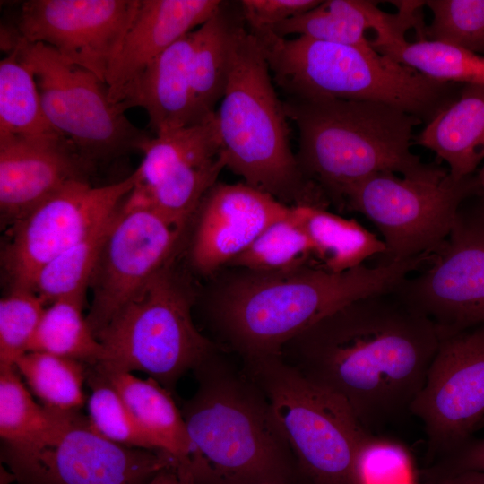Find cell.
Instances as JSON below:
<instances>
[{"label": "cell", "mask_w": 484, "mask_h": 484, "mask_svg": "<svg viewBox=\"0 0 484 484\" xmlns=\"http://www.w3.org/2000/svg\"><path fill=\"white\" fill-rule=\"evenodd\" d=\"M412 26L411 14L402 9L387 13L373 1L328 0L281 22L271 31L282 38L298 34L325 42L372 48L370 39L366 37L367 30H374L377 38L396 39L404 38Z\"/></svg>", "instance_id": "22"}, {"label": "cell", "mask_w": 484, "mask_h": 484, "mask_svg": "<svg viewBox=\"0 0 484 484\" xmlns=\"http://www.w3.org/2000/svg\"><path fill=\"white\" fill-rule=\"evenodd\" d=\"M354 484H415L410 453L399 443L371 436L357 455Z\"/></svg>", "instance_id": "37"}, {"label": "cell", "mask_w": 484, "mask_h": 484, "mask_svg": "<svg viewBox=\"0 0 484 484\" xmlns=\"http://www.w3.org/2000/svg\"><path fill=\"white\" fill-rule=\"evenodd\" d=\"M446 456L444 471H484V438H471Z\"/></svg>", "instance_id": "39"}, {"label": "cell", "mask_w": 484, "mask_h": 484, "mask_svg": "<svg viewBox=\"0 0 484 484\" xmlns=\"http://www.w3.org/2000/svg\"><path fill=\"white\" fill-rule=\"evenodd\" d=\"M221 351L194 370L197 389L181 410L190 441L181 467L194 484H282L295 456L263 392Z\"/></svg>", "instance_id": "3"}, {"label": "cell", "mask_w": 484, "mask_h": 484, "mask_svg": "<svg viewBox=\"0 0 484 484\" xmlns=\"http://www.w3.org/2000/svg\"><path fill=\"white\" fill-rule=\"evenodd\" d=\"M140 0H30L15 25L26 43H41L106 82Z\"/></svg>", "instance_id": "17"}, {"label": "cell", "mask_w": 484, "mask_h": 484, "mask_svg": "<svg viewBox=\"0 0 484 484\" xmlns=\"http://www.w3.org/2000/svg\"><path fill=\"white\" fill-rule=\"evenodd\" d=\"M185 229L155 210L120 205L90 282L87 321L96 337L175 257Z\"/></svg>", "instance_id": "15"}, {"label": "cell", "mask_w": 484, "mask_h": 484, "mask_svg": "<svg viewBox=\"0 0 484 484\" xmlns=\"http://www.w3.org/2000/svg\"><path fill=\"white\" fill-rule=\"evenodd\" d=\"M2 484H7V483L5 482V480H2Z\"/></svg>", "instance_id": "44"}, {"label": "cell", "mask_w": 484, "mask_h": 484, "mask_svg": "<svg viewBox=\"0 0 484 484\" xmlns=\"http://www.w3.org/2000/svg\"><path fill=\"white\" fill-rule=\"evenodd\" d=\"M242 360L301 468L316 484H354L357 455L372 435L350 407L279 354Z\"/></svg>", "instance_id": "8"}, {"label": "cell", "mask_w": 484, "mask_h": 484, "mask_svg": "<svg viewBox=\"0 0 484 484\" xmlns=\"http://www.w3.org/2000/svg\"><path fill=\"white\" fill-rule=\"evenodd\" d=\"M92 161L68 138L0 135L1 218L13 225L73 180H86Z\"/></svg>", "instance_id": "19"}, {"label": "cell", "mask_w": 484, "mask_h": 484, "mask_svg": "<svg viewBox=\"0 0 484 484\" xmlns=\"http://www.w3.org/2000/svg\"><path fill=\"white\" fill-rule=\"evenodd\" d=\"M476 177L479 181L482 195L484 196V165L482 166L481 169Z\"/></svg>", "instance_id": "42"}, {"label": "cell", "mask_w": 484, "mask_h": 484, "mask_svg": "<svg viewBox=\"0 0 484 484\" xmlns=\"http://www.w3.org/2000/svg\"><path fill=\"white\" fill-rule=\"evenodd\" d=\"M140 151L143 160L133 172L134 186L122 205L155 210L186 228L226 167L215 123L148 137Z\"/></svg>", "instance_id": "14"}, {"label": "cell", "mask_w": 484, "mask_h": 484, "mask_svg": "<svg viewBox=\"0 0 484 484\" xmlns=\"http://www.w3.org/2000/svg\"><path fill=\"white\" fill-rule=\"evenodd\" d=\"M134 183L133 174L99 186L73 180L11 225L1 254L10 290H32L45 264L113 218Z\"/></svg>", "instance_id": "12"}, {"label": "cell", "mask_w": 484, "mask_h": 484, "mask_svg": "<svg viewBox=\"0 0 484 484\" xmlns=\"http://www.w3.org/2000/svg\"><path fill=\"white\" fill-rule=\"evenodd\" d=\"M433 19L423 39L484 56V0H428Z\"/></svg>", "instance_id": "35"}, {"label": "cell", "mask_w": 484, "mask_h": 484, "mask_svg": "<svg viewBox=\"0 0 484 484\" xmlns=\"http://www.w3.org/2000/svg\"><path fill=\"white\" fill-rule=\"evenodd\" d=\"M220 10L193 30L191 80L197 108L204 119L214 116L228 83L235 26Z\"/></svg>", "instance_id": "27"}, {"label": "cell", "mask_w": 484, "mask_h": 484, "mask_svg": "<svg viewBox=\"0 0 484 484\" xmlns=\"http://www.w3.org/2000/svg\"><path fill=\"white\" fill-rule=\"evenodd\" d=\"M482 423H484V420H483V422H482Z\"/></svg>", "instance_id": "45"}, {"label": "cell", "mask_w": 484, "mask_h": 484, "mask_svg": "<svg viewBox=\"0 0 484 484\" xmlns=\"http://www.w3.org/2000/svg\"><path fill=\"white\" fill-rule=\"evenodd\" d=\"M84 298H64L48 305L43 312L29 351L46 352L96 365L103 348L87 317Z\"/></svg>", "instance_id": "30"}, {"label": "cell", "mask_w": 484, "mask_h": 484, "mask_svg": "<svg viewBox=\"0 0 484 484\" xmlns=\"http://www.w3.org/2000/svg\"><path fill=\"white\" fill-rule=\"evenodd\" d=\"M319 0H243L242 12L252 33L272 30L281 22L304 13Z\"/></svg>", "instance_id": "38"}, {"label": "cell", "mask_w": 484, "mask_h": 484, "mask_svg": "<svg viewBox=\"0 0 484 484\" xmlns=\"http://www.w3.org/2000/svg\"><path fill=\"white\" fill-rule=\"evenodd\" d=\"M7 462L22 484H146L178 463L166 453L106 438L77 411L69 413L41 447L8 455Z\"/></svg>", "instance_id": "13"}, {"label": "cell", "mask_w": 484, "mask_h": 484, "mask_svg": "<svg viewBox=\"0 0 484 484\" xmlns=\"http://www.w3.org/2000/svg\"><path fill=\"white\" fill-rule=\"evenodd\" d=\"M372 48L436 81L458 84L484 83V56L452 44L428 39L408 42L404 39Z\"/></svg>", "instance_id": "29"}, {"label": "cell", "mask_w": 484, "mask_h": 484, "mask_svg": "<svg viewBox=\"0 0 484 484\" xmlns=\"http://www.w3.org/2000/svg\"><path fill=\"white\" fill-rule=\"evenodd\" d=\"M70 412L39 404L15 367L0 366V435L7 445V455L41 447Z\"/></svg>", "instance_id": "26"}, {"label": "cell", "mask_w": 484, "mask_h": 484, "mask_svg": "<svg viewBox=\"0 0 484 484\" xmlns=\"http://www.w3.org/2000/svg\"><path fill=\"white\" fill-rule=\"evenodd\" d=\"M193 31L156 57L125 85L113 102L125 111L140 107L156 134L209 121L199 112L192 87Z\"/></svg>", "instance_id": "21"}, {"label": "cell", "mask_w": 484, "mask_h": 484, "mask_svg": "<svg viewBox=\"0 0 484 484\" xmlns=\"http://www.w3.org/2000/svg\"><path fill=\"white\" fill-rule=\"evenodd\" d=\"M89 383L88 419L96 431L121 445L159 451L106 377L94 369Z\"/></svg>", "instance_id": "34"}, {"label": "cell", "mask_w": 484, "mask_h": 484, "mask_svg": "<svg viewBox=\"0 0 484 484\" xmlns=\"http://www.w3.org/2000/svg\"><path fill=\"white\" fill-rule=\"evenodd\" d=\"M430 265L391 291L431 319L442 333L484 325V196L459 207Z\"/></svg>", "instance_id": "11"}, {"label": "cell", "mask_w": 484, "mask_h": 484, "mask_svg": "<svg viewBox=\"0 0 484 484\" xmlns=\"http://www.w3.org/2000/svg\"><path fill=\"white\" fill-rule=\"evenodd\" d=\"M99 373L116 389L159 451L185 465L190 441L181 410L171 393L151 377L142 379L129 372Z\"/></svg>", "instance_id": "24"}, {"label": "cell", "mask_w": 484, "mask_h": 484, "mask_svg": "<svg viewBox=\"0 0 484 484\" xmlns=\"http://www.w3.org/2000/svg\"><path fill=\"white\" fill-rule=\"evenodd\" d=\"M258 39L236 24L228 83L214 117L225 165L245 183L289 206L326 208L290 146L287 115Z\"/></svg>", "instance_id": "5"}, {"label": "cell", "mask_w": 484, "mask_h": 484, "mask_svg": "<svg viewBox=\"0 0 484 484\" xmlns=\"http://www.w3.org/2000/svg\"><path fill=\"white\" fill-rule=\"evenodd\" d=\"M410 413L431 453L448 455L471 438L484 420V325L442 333Z\"/></svg>", "instance_id": "16"}, {"label": "cell", "mask_w": 484, "mask_h": 484, "mask_svg": "<svg viewBox=\"0 0 484 484\" xmlns=\"http://www.w3.org/2000/svg\"><path fill=\"white\" fill-rule=\"evenodd\" d=\"M5 54L0 61V135L40 138L61 134L46 117L30 67L15 49Z\"/></svg>", "instance_id": "28"}, {"label": "cell", "mask_w": 484, "mask_h": 484, "mask_svg": "<svg viewBox=\"0 0 484 484\" xmlns=\"http://www.w3.org/2000/svg\"><path fill=\"white\" fill-rule=\"evenodd\" d=\"M291 212L312 245L316 264L330 272L358 267L385 251L383 240L354 219L308 205L291 206Z\"/></svg>", "instance_id": "25"}, {"label": "cell", "mask_w": 484, "mask_h": 484, "mask_svg": "<svg viewBox=\"0 0 484 484\" xmlns=\"http://www.w3.org/2000/svg\"><path fill=\"white\" fill-rule=\"evenodd\" d=\"M219 0H140L106 75L113 102L156 57L221 10Z\"/></svg>", "instance_id": "20"}, {"label": "cell", "mask_w": 484, "mask_h": 484, "mask_svg": "<svg viewBox=\"0 0 484 484\" xmlns=\"http://www.w3.org/2000/svg\"><path fill=\"white\" fill-rule=\"evenodd\" d=\"M480 194L475 176L454 180L448 174L434 183L379 172L345 190L343 209L361 213L376 227L385 245L377 264H389L431 256L447 237L461 204Z\"/></svg>", "instance_id": "9"}, {"label": "cell", "mask_w": 484, "mask_h": 484, "mask_svg": "<svg viewBox=\"0 0 484 484\" xmlns=\"http://www.w3.org/2000/svg\"><path fill=\"white\" fill-rule=\"evenodd\" d=\"M283 107L298 130L296 158L303 175L339 210H343L345 190L376 173L434 183L448 176V169L411 151L413 128L423 121L397 108L294 98Z\"/></svg>", "instance_id": "4"}, {"label": "cell", "mask_w": 484, "mask_h": 484, "mask_svg": "<svg viewBox=\"0 0 484 484\" xmlns=\"http://www.w3.org/2000/svg\"><path fill=\"white\" fill-rule=\"evenodd\" d=\"M441 337L431 319L386 292L338 308L279 355L341 399L369 432L410 412Z\"/></svg>", "instance_id": "1"}, {"label": "cell", "mask_w": 484, "mask_h": 484, "mask_svg": "<svg viewBox=\"0 0 484 484\" xmlns=\"http://www.w3.org/2000/svg\"><path fill=\"white\" fill-rule=\"evenodd\" d=\"M448 166L454 180L471 176L484 160V83L463 84L414 138Z\"/></svg>", "instance_id": "23"}, {"label": "cell", "mask_w": 484, "mask_h": 484, "mask_svg": "<svg viewBox=\"0 0 484 484\" xmlns=\"http://www.w3.org/2000/svg\"><path fill=\"white\" fill-rule=\"evenodd\" d=\"M428 258L419 256L333 272L317 264L279 272L225 268L207 297V315L221 344L242 359L279 354L315 323L357 299L391 292Z\"/></svg>", "instance_id": "2"}, {"label": "cell", "mask_w": 484, "mask_h": 484, "mask_svg": "<svg viewBox=\"0 0 484 484\" xmlns=\"http://www.w3.org/2000/svg\"><path fill=\"white\" fill-rule=\"evenodd\" d=\"M290 207L246 183H216L193 217L191 266L212 277L269 226L286 217Z\"/></svg>", "instance_id": "18"}, {"label": "cell", "mask_w": 484, "mask_h": 484, "mask_svg": "<svg viewBox=\"0 0 484 484\" xmlns=\"http://www.w3.org/2000/svg\"><path fill=\"white\" fill-rule=\"evenodd\" d=\"M46 303L32 290L12 289L0 300V366L29 351Z\"/></svg>", "instance_id": "36"}, {"label": "cell", "mask_w": 484, "mask_h": 484, "mask_svg": "<svg viewBox=\"0 0 484 484\" xmlns=\"http://www.w3.org/2000/svg\"><path fill=\"white\" fill-rule=\"evenodd\" d=\"M259 484H277V483L265 482V483H259Z\"/></svg>", "instance_id": "43"}, {"label": "cell", "mask_w": 484, "mask_h": 484, "mask_svg": "<svg viewBox=\"0 0 484 484\" xmlns=\"http://www.w3.org/2000/svg\"><path fill=\"white\" fill-rule=\"evenodd\" d=\"M433 484H484V471H442Z\"/></svg>", "instance_id": "40"}, {"label": "cell", "mask_w": 484, "mask_h": 484, "mask_svg": "<svg viewBox=\"0 0 484 484\" xmlns=\"http://www.w3.org/2000/svg\"><path fill=\"white\" fill-rule=\"evenodd\" d=\"M14 367L44 406L76 411L83 404L82 362L46 352L28 351L15 361Z\"/></svg>", "instance_id": "31"}, {"label": "cell", "mask_w": 484, "mask_h": 484, "mask_svg": "<svg viewBox=\"0 0 484 484\" xmlns=\"http://www.w3.org/2000/svg\"><path fill=\"white\" fill-rule=\"evenodd\" d=\"M253 34L274 82L290 98L380 102L428 123L462 85L428 78L373 48L286 39L271 30Z\"/></svg>", "instance_id": "6"}, {"label": "cell", "mask_w": 484, "mask_h": 484, "mask_svg": "<svg viewBox=\"0 0 484 484\" xmlns=\"http://www.w3.org/2000/svg\"><path fill=\"white\" fill-rule=\"evenodd\" d=\"M13 49L34 74L51 125L91 161L139 150L149 136L110 100L108 85L93 73L41 43L17 37Z\"/></svg>", "instance_id": "10"}, {"label": "cell", "mask_w": 484, "mask_h": 484, "mask_svg": "<svg viewBox=\"0 0 484 484\" xmlns=\"http://www.w3.org/2000/svg\"><path fill=\"white\" fill-rule=\"evenodd\" d=\"M174 258L97 335L103 352L94 369L141 371L172 393L186 372L220 349L196 328L195 293Z\"/></svg>", "instance_id": "7"}, {"label": "cell", "mask_w": 484, "mask_h": 484, "mask_svg": "<svg viewBox=\"0 0 484 484\" xmlns=\"http://www.w3.org/2000/svg\"><path fill=\"white\" fill-rule=\"evenodd\" d=\"M113 218L39 270L35 277L32 290L47 306L64 298H84Z\"/></svg>", "instance_id": "32"}, {"label": "cell", "mask_w": 484, "mask_h": 484, "mask_svg": "<svg viewBox=\"0 0 484 484\" xmlns=\"http://www.w3.org/2000/svg\"><path fill=\"white\" fill-rule=\"evenodd\" d=\"M146 484H194V482L177 463L162 470Z\"/></svg>", "instance_id": "41"}, {"label": "cell", "mask_w": 484, "mask_h": 484, "mask_svg": "<svg viewBox=\"0 0 484 484\" xmlns=\"http://www.w3.org/2000/svg\"><path fill=\"white\" fill-rule=\"evenodd\" d=\"M307 264H316L313 247L290 207L286 217L269 226L224 268L279 272Z\"/></svg>", "instance_id": "33"}]
</instances>
